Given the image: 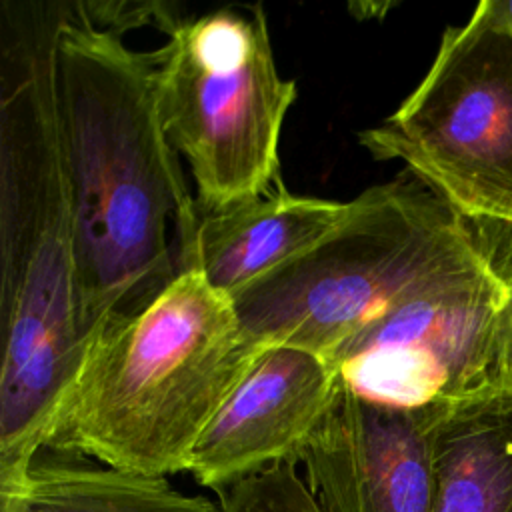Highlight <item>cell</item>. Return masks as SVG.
<instances>
[{
  "label": "cell",
  "instance_id": "9a60e30c",
  "mask_svg": "<svg viewBox=\"0 0 512 512\" xmlns=\"http://www.w3.org/2000/svg\"><path fill=\"white\" fill-rule=\"evenodd\" d=\"M500 6H502V12H504L506 20H508L510 26H512V2H502V0H500Z\"/></svg>",
  "mask_w": 512,
  "mask_h": 512
},
{
  "label": "cell",
  "instance_id": "9c48e42d",
  "mask_svg": "<svg viewBox=\"0 0 512 512\" xmlns=\"http://www.w3.org/2000/svg\"><path fill=\"white\" fill-rule=\"evenodd\" d=\"M338 392V378L322 356L264 346L202 432L186 472L218 492L268 468L296 464Z\"/></svg>",
  "mask_w": 512,
  "mask_h": 512
},
{
  "label": "cell",
  "instance_id": "8fae6325",
  "mask_svg": "<svg viewBox=\"0 0 512 512\" xmlns=\"http://www.w3.org/2000/svg\"><path fill=\"white\" fill-rule=\"evenodd\" d=\"M432 462V512H512V388L498 384L448 406Z\"/></svg>",
  "mask_w": 512,
  "mask_h": 512
},
{
  "label": "cell",
  "instance_id": "30bf717a",
  "mask_svg": "<svg viewBox=\"0 0 512 512\" xmlns=\"http://www.w3.org/2000/svg\"><path fill=\"white\" fill-rule=\"evenodd\" d=\"M354 212L350 202L298 196L282 180L266 194L200 216L194 266L218 292H238L312 250Z\"/></svg>",
  "mask_w": 512,
  "mask_h": 512
},
{
  "label": "cell",
  "instance_id": "5b68a950",
  "mask_svg": "<svg viewBox=\"0 0 512 512\" xmlns=\"http://www.w3.org/2000/svg\"><path fill=\"white\" fill-rule=\"evenodd\" d=\"M160 46L158 106L202 214L278 182V140L296 84L278 74L260 4L180 18Z\"/></svg>",
  "mask_w": 512,
  "mask_h": 512
},
{
  "label": "cell",
  "instance_id": "7c38bea8",
  "mask_svg": "<svg viewBox=\"0 0 512 512\" xmlns=\"http://www.w3.org/2000/svg\"><path fill=\"white\" fill-rule=\"evenodd\" d=\"M0 500V512H222L218 502L180 492L164 476L54 450H44L24 482Z\"/></svg>",
  "mask_w": 512,
  "mask_h": 512
},
{
  "label": "cell",
  "instance_id": "8992f818",
  "mask_svg": "<svg viewBox=\"0 0 512 512\" xmlns=\"http://www.w3.org/2000/svg\"><path fill=\"white\" fill-rule=\"evenodd\" d=\"M358 142L402 160L466 220L512 226V26L500 0L448 26L420 84Z\"/></svg>",
  "mask_w": 512,
  "mask_h": 512
},
{
  "label": "cell",
  "instance_id": "4fadbf2b",
  "mask_svg": "<svg viewBox=\"0 0 512 512\" xmlns=\"http://www.w3.org/2000/svg\"><path fill=\"white\" fill-rule=\"evenodd\" d=\"M216 494L222 512H324L294 462L242 478Z\"/></svg>",
  "mask_w": 512,
  "mask_h": 512
},
{
  "label": "cell",
  "instance_id": "6da1fadb",
  "mask_svg": "<svg viewBox=\"0 0 512 512\" xmlns=\"http://www.w3.org/2000/svg\"><path fill=\"white\" fill-rule=\"evenodd\" d=\"M144 2H62L54 90L78 256V322L90 338L194 266L200 208L158 106L160 48L136 50Z\"/></svg>",
  "mask_w": 512,
  "mask_h": 512
},
{
  "label": "cell",
  "instance_id": "7a4b0ae2",
  "mask_svg": "<svg viewBox=\"0 0 512 512\" xmlns=\"http://www.w3.org/2000/svg\"><path fill=\"white\" fill-rule=\"evenodd\" d=\"M62 2H0V494L46 450L86 352L54 40Z\"/></svg>",
  "mask_w": 512,
  "mask_h": 512
},
{
  "label": "cell",
  "instance_id": "52a82bcc",
  "mask_svg": "<svg viewBox=\"0 0 512 512\" xmlns=\"http://www.w3.org/2000/svg\"><path fill=\"white\" fill-rule=\"evenodd\" d=\"M506 274L488 256L438 278L324 358L342 390L390 408H444L500 380Z\"/></svg>",
  "mask_w": 512,
  "mask_h": 512
},
{
  "label": "cell",
  "instance_id": "277c9868",
  "mask_svg": "<svg viewBox=\"0 0 512 512\" xmlns=\"http://www.w3.org/2000/svg\"><path fill=\"white\" fill-rule=\"evenodd\" d=\"M488 256L470 220L404 168L360 192L336 232L230 300L256 346L328 358L412 292Z\"/></svg>",
  "mask_w": 512,
  "mask_h": 512
},
{
  "label": "cell",
  "instance_id": "3957f363",
  "mask_svg": "<svg viewBox=\"0 0 512 512\" xmlns=\"http://www.w3.org/2000/svg\"><path fill=\"white\" fill-rule=\"evenodd\" d=\"M264 346L198 270L88 342L46 450L118 470L186 472L202 432Z\"/></svg>",
  "mask_w": 512,
  "mask_h": 512
},
{
  "label": "cell",
  "instance_id": "5bb4252c",
  "mask_svg": "<svg viewBox=\"0 0 512 512\" xmlns=\"http://www.w3.org/2000/svg\"><path fill=\"white\" fill-rule=\"evenodd\" d=\"M508 300L500 324V380L504 386L512 388V270L506 274Z\"/></svg>",
  "mask_w": 512,
  "mask_h": 512
},
{
  "label": "cell",
  "instance_id": "ba28073f",
  "mask_svg": "<svg viewBox=\"0 0 512 512\" xmlns=\"http://www.w3.org/2000/svg\"><path fill=\"white\" fill-rule=\"evenodd\" d=\"M446 408L400 410L340 388L296 462L322 510L432 512V436Z\"/></svg>",
  "mask_w": 512,
  "mask_h": 512
}]
</instances>
